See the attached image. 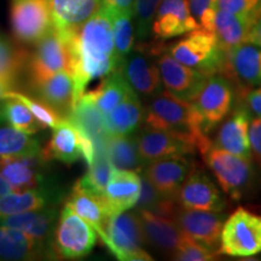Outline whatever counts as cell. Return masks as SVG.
Masks as SVG:
<instances>
[{"label":"cell","mask_w":261,"mask_h":261,"mask_svg":"<svg viewBox=\"0 0 261 261\" xmlns=\"http://www.w3.org/2000/svg\"><path fill=\"white\" fill-rule=\"evenodd\" d=\"M260 253L261 215L240 207L225 220L219 254L233 257H249Z\"/></svg>","instance_id":"cell-6"},{"label":"cell","mask_w":261,"mask_h":261,"mask_svg":"<svg viewBox=\"0 0 261 261\" xmlns=\"http://www.w3.org/2000/svg\"><path fill=\"white\" fill-rule=\"evenodd\" d=\"M132 92L135 91L130 89L121 70L116 69L107 75L96 89L84 93L96 104L104 115H107L113 112L120 103H122Z\"/></svg>","instance_id":"cell-33"},{"label":"cell","mask_w":261,"mask_h":261,"mask_svg":"<svg viewBox=\"0 0 261 261\" xmlns=\"http://www.w3.org/2000/svg\"><path fill=\"white\" fill-rule=\"evenodd\" d=\"M139 156L144 167L155 160L177 155H194L197 149L190 142L162 129L146 127L137 132Z\"/></svg>","instance_id":"cell-17"},{"label":"cell","mask_w":261,"mask_h":261,"mask_svg":"<svg viewBox=\"0 0 261 261\" xmlns=\"http://www.w3.org/2000/svg\"><path fill=\"white\" fill-rule=\"evenodd\" d=\"M12 37L22 45H35L54 27L50 0H11Z\"/></svg>","instance_id":"cell-9"},{"label":"cell","mask_w":261,"mask_h":261,"mask_svg":"<svg viewBox=\"0 0 261 261\" xmlns=\"http://www.w3.org/2000/svg\"><path fill=\"white\" fill-rule=\"evenodd\" d=\"M57 220V205H50V207L22 212L17 214H0V226L17 228L35 240L48 244H52Z\"/></svg>","instance_id":"cell-25"},{"label":"cell","mask_w":261,"mask_h":261,"mask_svg":"<svg viewBox=\"0 0 261 261\" xmlns=\"http://www.w3.org/2000/svg\"><path fill=\"white\" fill-rule=\"evenodd\" d=\"M107 152L113 168L129 169L138 173L144 169L138 151L137 133L130 136H110L107 143Z\"/></svg>","instance_id":"cell-35"},{"label":"cell","mask_w":261,"mask_h":261,"mask_svg":"<svg viewBox=\"0 0 261 261\" xmlns=\"http://www.w3.org/2000/svg\"><path fill=\"white\" fill-rule=\"evenodd\" d=\"M248 41L253 42V44L259 45L261 47V15L260 17L256 19V22L254 23L252 31H250L249 38H248Z\"/></svg>","instance_id":"cell-49"},{"label":"cell","mask_w":261,"mask_h":261,"mask_svg":"<svg viewBox=\"0 0 261 261\" xmlns=\"http://www.w3.org/2000/svg\"><path fill=\"white\" fill-rule=\"evenodd\" d=\"M14 191H16V190H15V188L11 185V182H10L5 177H3V175L0 174V197L6 194H10V192H14Z\"/></svg>","instance_id":"cell-50"},{"label":"cell","mask_w":261,"mask_h":261,"mask_svg":"<svg viewBox=\"0 0 261 261\" xmlns=\"http://www.w3.org/2000/svg\"><path fill=\"white\" fill-rule=\"evenodd\" d=\"M202 156L221 190L232 200H241L253 188L255 169L252 158L234 155L215 145H212Z\"/></svg>","instance_id":"cell-4"},{"label":"cell","mask_w":261,"mask_h":261,"mask_svg":"<svg viewBox=\"0 0 261 261\" xmlns=\"http://www.w3.org/2000/svg\"><path fill=\"white\" fill-rule=\"evenodd\" d=\"M0 103H2L3 117L14 128L28 135H35L45 128L38 121L37 117L33 115L29 108L17 98L9 97L4 100H0Z\"/></svg>","instance_id":"cell-38"},{"label":"cell","mask_w":261,"mask_h":261,"mask_svg":"<svg viewBox=\"0 0 261 261\" xmlns=\"http://www.w3.org/2000/svg\"><path fill=\"white\" fill-rule=\"evenodd\" d=\"M250 123V110L248 109L246 103L238 104L227 119L221 123L213 145L234 155L253 158L249 138Z\"/></svg>","instance_id":"cell-19"},{"label":"cell","mask_w":261,"mask_h":261,"mask_svg":"<svg viewBox=\"0 0 261 261\" xmlns=\"http://www.w3.org/2000/svg\"><path fill=\"white\" fill-rule=\"evenodd\" d=\"M40 155L11 156L0 160V174L11 182L16 191L31 190L50 181Z\"/></svg>","instance_id":"cell-22"},{"label":"cell","mask_w":261,"mask_h":261,"mask_svg":"<svg viewBox=\"0 0 261 261\" xmlns=\"http://www.w3.org/2000/svg\"><path fill=\"white\" fill-rule=\"evenodd\" d=\"M172 219H174L185 236L219 254L225 214L221 212L191 210L179 205Z\"/></svg>","instance_id":"cell-13"},{"label":"cell","mask_w":261,"mask_h":261,"mask_svg":"<svg viewBox=\"0 0 261 261\" xmlns=\"http://www.w3.org/2000/svg\"><path fill=\"white\" fill-rule=\"evenodd\" d=\"M163 87L180 99L194 102L207 83V75L180 63L163 46L156 55Z\"/></svg>","instance_id":"cell-12"},{"label":"cell","mask_w":261,"mask_h":261,"mask_svg":"<svg viewBox=\"0 0 261 261\" xmlns=\"http://www.w3.org/2000/svg\"><path fill=\"white\" fill-rule=\"evenodd\" d=\"M3 121H4V117H3V112H2V103H0V125H2Z\"/></svg>","instance_id":"cell-52"},{"label":"cell","mask_w":261,"mask_h":261,"mask_svg":"<svg viewBox=\"0 0 261 261\" xmlns=\"http://www.w3.org/2000/svg\"><path fill=\"white\" fill-rule=\"evenodd\" d=\"M146 127L162 129L190 142L203 155L213 145L194 102L180 99L168 91L150 98L145 108Z\"/></svg>","instance_id":"cell-2"},{"label":"cell","mask_w":261,"mask_h":261,"mask_svg":"<svg viewBox=\"0 0 261 261\" xmlns=\"http://www.w3.org/2000/svg\"><path fill=\"white\" fill-rule=\"evenodd\" d=\"M136 0H104V6L113 12H133Z\"/></svg>","instance_id":"cell-48"},{"label":"cell","mask_w":261,"mask_h":261,"mask_svg":"<svg viewBox=\"0 0 261 261\" xmlns=\"http://www.w3.org/2000/svg\"><path fill=\"white\" fill-rule=\"evenodd\" d=\"M120 70L130 89L139 97L151 98L162 91L163 84L156 55L150 50L148 42L138 41Z\"/></svg>","instance_id":"cell-11"},{"label":"cell","mask_w":261,"mask_h":261,"mask_svg":"<svg viewBox=\"0 0 261 261\" xmlns=\"http://www.w3.org/2000/svg\"><path fill=\"white\" fill-rule=\"evenodd\" d=\"M9 97L17 98L21 102H23L25 106L29 108V110L33 113V115L37 117L38 121L40 122L45 128H46V127L55 128V127H57L65 119V117L60 115L54 108H51L48 104L42 102L39 98L29 97L27 94L17 92V91L15 90L9 93Z\"/></svg>","instance_id":"cell-42"},{"label":"cell","mask_w":261,"mask_h":261,"mask_svg":"<svg viewBox=\"0 0 261 261\" xmlns=\"http://www.w3.org/2000/svg\"><path fill=\"white\" fill-rule=\"evenodd\" d=\"M98 237L97 231L65 204L58 215L52 246L60 259L77 260L89 255Z\"/></svg>","instance_id":"cell-7"},{"label":"cell","mask_w":261,"mask_h":261,"mask_svg":"<svg viewBox=\"0 0 261 261\" xmlns=\"http://www.w3.org/2000/svg\"><path fill=\"white\" fill-rule=\"evenodd\" d=\"M64 196L65 191L63 189L50 181L31 190L10 192L0 197V214H17L50 205H58Z\"/></svg>","instance_id":"cell-24"},{"label":"cell","mask_w":261,"mask_h":261,"mask_svg":"<svg viewBox=\"0 0 261 261\" xmlns=\"http://www.w3.org/2000/svg\"><path fill=\"white\" fill-rule=\"evenodd\" d=\"M70 48L64 34L52 27L45 37L35 44L34 51L29 56L25 75L28 85L35 87L51 75L61 70L70 71Z\"/></svg>","instance_id":"cell-8"},{"label":"cell","mask_w":261,"mask_h":261,"mask_svg":"<svg viewBox=\"0 0 261 261\" xmlns=\"http://www.w3.org/2000/svg\"><path fill=\"white\" fill-rule=\"evenodd\" d=\"M144 117L145 109L139 96L132 92L113 112L104 115V120L110 136H130L140 129Z\"/></svg>","instance_id":"cell-31"},{"label":"cell","mask_w":261,"mask_h":261,"mask_svg":"<svg viewBox=\"0 0 261 261\" xmlns=\"http://www.w3.org/2000/svg\"><path fill=\"white\" fill-rule=\"evenodd\" d=\"M244 103L250 110L252 115L255 117H261V86L255 87L246 94Z\"/></svg>","instance_id":"cell-47"},{"label":"cell","mask_w":261,"mask_h":261,"mask_svg":"<svg viewBox=\"0 0 261 261\" xmlns=\"http://www.w3.org/2000/svg\"><path fill=\"white\" fill-rule=\"evenodd\" d=\"M57 260L54 246L40 242L17 228L0 226V261Z\"/></svg>","instance_id":"cell-15"},{"label":"cell","mask_w":261,"mask_h":261,"mask_svg":"<svg viewBox=\"0 0 261 261\" xmlns=\"http://www.w3.org/2000/svg\"><path fill=\"white\" fill-rule=\"evenodd\" d=\"M140 177H142V192H140V197L135 210H145L152 212V213L173 218L179 207L177 200L162 195L142 173H140Z\"/></svg>","instance_id":"cell-39"},{"label":"cell","mask_w":261,"mask_h":261,"mask_svg":"<svg viewBox=\"0 0 261 261\" xmlns=\"http://www.w3.org/2000/svg\"><path fill=\"white\" fill-rule=\"evenodd\" d=\"M67 119L93 140L96 150L107 149L110 135L107 129L104 114L86 94L83 93Z\"/></svg>","instance_id":"cell-30"},{"label":"cell","mask_w":261,"mask_h":261,"mask_svg":"<svg viewBox=\"0 0 261 261\" xmlns=\"http://www.w3.org/2000/svg\"><path fill=\"white\" fill-rule=\"evenodd\" d=\"M113 33L119 69L135 48L136 25L133 12H113Z\"/></svg>","instance_id":"cell-37"},{"label":"cell","mask_w":261,"mask_h":261,"mask_svg":"<svg viewBox=\"0 0 261 261\" xmlns=\"http://www.w3.org/2000/svg\"><path fill=\"white\" fill-rule=\"evenodd\" d=\"M189 6L198 28L214 32L215 15L219 9V0H189Z\"/></svg>","instance_id":"cell-44"},{"label":"cell","mask_w":261,"mask_h":261,"mask_svg":"<svg viewBox=\"0 0 261 261\" xmlns=\"http://www.w3.org/2000/svg\"><path fill=\"white\" fill-rule=\"evenodd\" d=\"M103 6L104 0H50L54 27L63 34L74 32Z\"/></svg>","instance_id":"cell-28"},{"label":"cell","mask_w":261,"mask_h":261,"mask_svg":"<svg viewBox=\"0 0 261 261\" xmlns=\"http://www.w3.org/2000/svg\"><path fill=\"white\" fill-rule=\"evenodd\" d=\"M40 142L11 126L0 127V160L11 156L40 155Z\"/></svg>","instance_id":"cell-36"},{"label":"cell","mask_w":261,"mask_h":261,"mask_svg":"<svg viewBox=\"0 0 261 261\" xmlns=\"http://www.w3.org/2000/svg\"><path fill=\"white\" fill-rule=\"evenodd\" d=\"M219 9L257 19L261 15V0H219Z\"/></svg>","instance_id":"cell-45"},{"label":"cell","mask_w":261,"mask_h":261,"mask_svg":"<svg viewBox=\"0 0 261 261\" xmlns=\"http://www.w3.org/2000/svg\"><path fill=\"white\" fill-rule=\"evenodd\" d=\"M31 52L16 40L0 37V77L4 79L12 89L27 70Z\"/></svg>","instance_id":"cell-34"},{"label":"cell","mask_w":261,"mask_h":261,"mask_svg":"<svg viewBox=\"0 0 261 261\" xmlns=\"http://www.w3.org/2000/svg\"><path fill=\"white\" fill-rule=\"evenodd\" d=\"M11 91H14L10 85L6 83L4 79H2L0 77V100H4L6 98L9 97V93L11 92Z\"/></svg>","instance_id":"cell-51"},{"label":"cell","mask_w":261,"mask_h":261,"mask_svg":"<svg viewBox=\"0 0 261 261\" xmlns=\"http://www.w3.org/2000/svg\"><path fill=\"white\" fill-rule=\"evenodd\" d=\"M255 22L256 19L252 17L218 9L215 15L214 33L226 54L238 45L248 41Z\"/></svg>","instance_id":"cell-32"},{"label":"cell","mask_w":261,"mask_h":261,"mask_svg":"<svg viewBox=\"0 0 261 261\" xmlns=\"http://www.w3.org/2000/svg\"><path fill=\"white\" fill-rule=\"evenodd\" d=\"M177 202L180 207L191 210L221 212L226 208V200L217 185L207 173L197 168L179 189Z\"/></svg>","instance_id":"cell-16"},{"label":"cell","mask_w":261,"mask_h":261,"mask_svg":"<svg viewBox=\"0 0 261 261\" xmlns=\"http://www.w3.org/2000/svg\"><path fill=\"white\" fill-rule=\"evenodd\" d=\"M63 34V33H62ZM70 48V71L83 96L91 81L119 69L113 33V11L103 6L90 19L64 34Z\"/></svg>","instance_id":"cell-1"},{"label":"cell","mask_w":261,"mask_h":261,"mask_svg":"<svg viewBox=\"0 0 261 261\" xmlns=\"http://www.w3.org/2000/svg\"><path fill=\"white\" fill-rule=\"evenodd\" d=\"M142 192V177L138 172L113 168L103 198L110 214L115 215L136 207Z\"/></svg>","instance_id":"cell-20"},{"label":"cell","mask_w":261,"mask_h":261,"mask_svg":"<svg viewBox=\"0 0 261 261\" xmlns=\"http://www.w3.org/2000/svg\"><path fill=\"white\" fill-rule=\"evenodd\" d=\"M162 0H136L133 8V19L136 37L138 41H145L151 34L152 22Z\"/></svg>","instance_id":"cell-41"},{"label":"cell","mask_w":261,"mask_h":261,"mask_svg":"<svg viewBox=\"0 0 261 261\" xmlns=\"http://www.w3.org/2000/svg\"><path fill=\"white\" fill-rule=\"evenodd\" d=\"M234 99L236 92L226 75L215 74L208 77L204 87L194 100L207 135L230 115Z\"/></svg>","instance_id":"cell-10"},{"label":"cell","mask_w":261,"mask_h":261,"mask_svg":"<svg viewBox=\"0 0 261 261\" xmlns=\"http://www.w3.org/2000/svg\"><path fill=\"white\" fill-rule=\"evenodd\" d=\"M218 255L219 254L217 252L184 234L178 249L173 254V259L180 261H211L217 259Z\"/></svg>","instance_id":"cell-43"},{"label":"cell","mask_w":261,"mask_h":261,"mask_svg":"<svg viewBox=\"0 0 261 261\" xmlns=\"http://www.w3.org/2000/svg\"><path fill=\"white\" fill-rule=\"evenodd\" d=\"M37 98L54 108L63 117H68L81 97L73 75L67 70L55 73L32 89Z\"/></svg>","instance_id":"cell-23"},{"label":"cell","mask_w":261,"mask_h":261,"mask_svg":"<svg viewBox=\"0 0 261 261\" xmlns=\"http://www.w3.org/2000/svg\"><path fill=\"white\" fill-rule=\"evenodd\" d=\"M252 155L261 167V117H254L249 129Z\"/></svg>","instance_id":"cell-46"},{"label":"cell","mask_w":261,"mask_h":261,"mask_svg":"<svg viewBox=\"0 0 261 261\" xmlns=\"http://www.w3.org/2000/svg\"><path fill=\"white\" fill-rule=\"evenodd\" d=\"M223 74L247 89L261 86V47L247 41L228 51Z\"/></svg>","instance_id":"cell-21"},{"label":"cell","mask_w":261,"mask_h":261,"mask_svg":"<svg viewBox=\"0 0 261 261\" xmlns=\"http://www.w3.org/2000/svg\"><path fill=\"white\" fill-rule=\"evenodd\" d=\"M112 171L113 166L108 158L107 149L97 150L93 162L89 166V169L84 177L76 181V184L92 194L103 196Z\"/></svg>","instance_id":"cell-40"},{"label":"cell","mask_w":261,"mask_h":261,"mask_svg":"<svg viewBox=\"0 0 261 261\" xmlns=\"http://www.w3.org/2000/svg\"><path fill=\"white\" fill-rule=\"evenodd\" d=\"M198 28L197 22L190 11L189 0H162L154 22L151 33L159 41H165L185 35Z\"/></svg>","instance_id":"cell-18"},{"label":"cell","mask_w":261,"mask_h":261,"mask_svg":"<svg viewBox=\"0 0 261 261\" xmlns=\"http://www.w3.org/2000/svg\"><path fill=\"white\" fill-rule=\"evenodd\" d=\"M65 204L76 212L97 231L102 242L106 240L107 226L112 214L108 210L103 196L85 190L75 182L73 190L65 201Z\"/></svg>","instance_id":"cell-27"},{"label":"cell","mask_w":261,"mask_h":261,"mask_svg":"<svg viewBox=\"0 0 261 261\" xmlns=\"http://www.w3.org/2000/svg\"><path fill=\"white\" fill-rule=\"evenodd\" d=\"M139 215L146 244L166 254H174L184 233L174 219L145 210H135Z\"/></svg>","instance_id":"cell-26"},{"label":"cell","mask_w":261,"mask_h":261,"mask_svg":"<svg viewBox=\"0 0 261 261\" xmlns=\"http://www.w3.org/2000/svg\"><path fill=\"white\" fill-rule=\"evenodd\" d=\"M106 247L116 259L122 261H150L145 250V236L139 215L136 211L112 215L107 226Z\"/></svg>","instance_id":"cell-5"},{"label":"cell","mask_w":261,"mask_h":261,"mask_svg":"<svg viewBox=\"0 0 261 261\" xmlns=\"http://www.w3.org/2000/svg\"><path fill=\"white\" fill-rule=\"evenodd\" d=\"M168 54L188 67L212 76L223 74L226 52L214 32L197 28L167 47Z\"/></svg>","instance_id":"cell-3"},{"label":"cell","mask_w":261,"mask_h":261,"mask_svg":"<svg viewBox=\"0 0 261 261\" xmlns=\"http://www.w3.org/2000/svg\"><path fill=\"white\" fill-rule=\"evenodd\" d=\"M41 158L45 162L57 160L67 165H71L83 158L79 130L67 117L57 127L52 128L50 140L41 149Z\"/></svg>","instance_id":"cell-29"},{"label":"cell","mask_w":261,"mask_h":261,"mask_svg":"<svg viewBox=\"0 0 261 261\" xmlns=\"http://www.w3.org/2000/svg\"><path fill=\"white\" fill-rule=\"evenodd\" d=\"M190 156L177 155L155 160L146 165L140 173L148 178L162 195L177 200L179 189L196 169L194 159Z\"/></svg>","instance_id":"cell-14"}]
</instances>
